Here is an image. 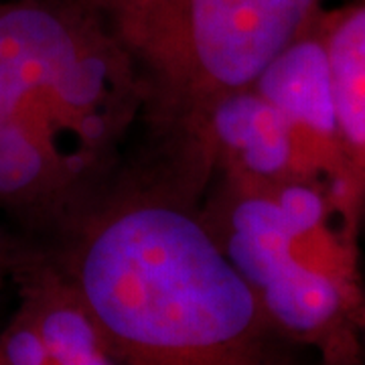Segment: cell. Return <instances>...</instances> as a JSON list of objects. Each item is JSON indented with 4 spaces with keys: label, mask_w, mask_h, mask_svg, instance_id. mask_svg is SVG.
<instances>
[{
    "label": "cell",
    "mask_w": 365,
    "mask_h": 365,
    "mask_svg": "<svg viewBox=\"0 0 365 365\" xmlns=\"http://www.w3.org/2000/svg\"><path fill=\"white\" fill-rule=\"evenodd\" d=\"M201 193L148 155L47 242L118 365H299L201 215Z\"/></svg>",
    "instance_id": "cell-1"
},
{
    "label": "cell",
    "mask_w": 365,
    "mask_h": 365,
    "mask_svg": "<svg viewBox=\"0 0 365 365\" xmlns=\"http://www.w3.org/2000/svg\"><path fill=\"white\" fill-rule=\"evenodd\" d=\"M143 93L81 0L0 2V223L47 242L128 158Z\"/></svg>",
    "instance_id": "cell-2"
},
{
    "label": "cell",
    "mask_w": 365,
    "mask_h": 365,
    "mask_svg": "<svg viewBox=\"0 0 365 365\" xmlns=\"http://www.w3.org/2000/svg\"><path fill=\"white\" fill-rule=\"evenodd\" d=\"M128 57L144 153L205 189L203 138L222 98L252 88L327 0H81Z\"/></svg>",
    "instance_id": "cell-3"
},
{
    "label": "cell",
    "mask_w": 365,
    "mask_h": 365,
    "mask_svg": "<svg viewBox=\"0 0 365 365\" xmlns=\"http://www.w3.org/2000/svg\"><path fill=\"white\" fill-rule=\"evenodd\" d=\"M252 88L284 118L300 177L325 181L341 222L357 234L364 203L347 173L321 16L274 57Z\"/></svg>",
    "instance_id": "cell-4"
},
{
    "label": "cell",
    "mask_w": 365,
    "mask_h": 365,
    "mask_svg": "<svg viewBox=\"0 0 365 365\" xmlns=\"http://www.w3.org/2000/svg\"><path fill=\"white\" fill-rule=\"evenodd\" d=\"M14 309L0 327V365H118L78 290L39 242L16 240Z\"/></svg>",
    "instance_id": "cell-5"
},
{
    "label": "cell",
    "mask_w": 365,
    "mask_h": 365,
    "mask_svg": "<svg viewBox=\"0 0 365 365\" xmlns=\"http://www.w3.org/2000/svg\"><path fill=\"white\" fill-rule=\"evenodd\" d=\"M203 158L209 173L274 185L300 177L292 134L284 118L254 88L237 90L213 106L205 126Z\"/></svg>",
    "instance_id": "cell-6"
},
{
    "label": "cell",
    "mask_w": 365,
    "mask_h": 365,
    "mask_svg": "<svg viewBox=\"0 0 365 365\" xmlns=\"http://www.w3.org/2000/svg\"><path fill=\"white\" fill-rule=\"evenodd\" d=\"M321 29L349 181L365 205V0L327 6Z\"/></svg>",
    "instance_id": "cell-7"
},
{
    "label": "cell",
    "mask_w": 365,
    "mask_h": 365,
    "mask_svg": "<svg viewBox=\"0 0 365 365\" xmlns=\"http://www.w3.org/2000/svg\"><path fill=\"white\" fill-rule=\"evenodd\" d=\"M16 252V235L0 223V290L11 282V268Z\"/></svg>",
    "instance_id": "cell-8"
},
{
    "label": "cell",
    "mask_w": 365,
    "mask_h": 365,
    "mask_svg": "<svg viewBox=\"0 0 365 365\" xmlns=\"http://www.w3.org/2000/svg\"><path fill=\"white\" fill-rule=\"evenodd\" d=\"M357 327H359V333H361V337H364V343H365V282H364V290H361L359 311H357Z\"/></svg>",
    "instance_id": "cell-9"
},
{
    "label": "cell",
    "mask_w": 365,
    "mask_h": 365,
    "mask_svg": "<svg viewBox=\"0 0 365 365\" xmlns=\"http://www.w3.org/2000/svg\"><path fill=\"white\" fill-rule=\"evenodd\" d=\"M349 365H365V357L361 359V361H355V364H349Z\"/></svg>",
    "instance_id": "cell-10"
},
{
    "label": "cell",
    "mask_w": 365,
    "mask_h": 365,
    "mask_svg": "<svg viewBox=\"0 0 365 365\" xmlns=\"http://www.w3.org/2000/svg\"><path fill=\"white\" fill-rule=\"evenodd\" d=\"M0 2H2V0H0Z\"/></svg>",
    "instance_id": "cell-11"
}]
</instances>
